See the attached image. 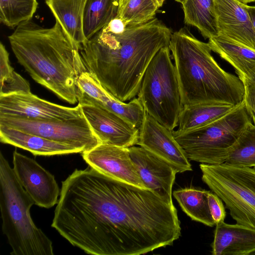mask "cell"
<instances>
[{"mask_svg":"<svg viewBox=\"0 0 255 255\" xmlns=\"http://www.w3.org/2000/svg\"><path fill=\"white\" fill-rule=\"evenodd\" d=\"M253 255H255V253H254Z\"/></svg>","mask_w":255,"mask_h":255,"instance_id":"8d00e7d4","label":"cell"},{"mask_svg":"<svg viewBox=\"0 0 255 255\" xmlns=\"http://www.w3.org/2000/svg\"><path fill=\"white\" fill-rule=\"evenodd\" d=\"M244 6L249 14L253 26L255 30V6H250L244 3Z\"/></svg>","mask_w":255,"mask_h":255,"instance_id":"d6a6232c","label":"cell"},{"mask_svg":"<svg viewBox=\"0 0 255 255\" xmlns=\"http://www.w3.org/2000/svg\"><path fill=\"white\" fill-rule=\"evenodd\" d=\"M171 31L156 17L144 24L127 26L120 34L102 28L81 46L87 71L117 100L136 97L150 61L169 46Z\"/></svg>","mask_w":255,"mask_h":255,"instance_id":"7a4b0ae2","label":"cell"},{"mask_svg":"<svg viewBox=\"0 0 255 255\" xmlns=\"http://www.w3.org/2000/svg\"><path fill=\"white\" fill-rule=\"evenodd\" d=\"M78 84L79 88L89 97L139 129L146 112L137 97L126 103L117 100L104 89L95 77L87 71L80 76Z\"/></svg>","mask_w":255,"mask_h":255,"instance_id":"e0dca14e","label":"cell"},{"mask_svg":"<svg viewBox=\"0 0 255 255\" xmlns=\"http://www.w3.org/2000/svg\"><path fill=\"white\" fill-rule=\"evenodd\" d=\"M35 204L0 153V209L2 231L12 255H53L52 241L33 222L30 209Z\"/></svg>","mask_w":255,"mask_h":255,"instance_id":"5b68a950","label":"cell"},{"mask_svg":"<svg viewBox=\"0 0 255 255\" xmlns=\"http://www.w3.org/2000/svg\"><path fill=\"white\" fill-rule=\"evenodd\" d=\"M207 192L205 190L185 188L174 191L173 194L183 211L192 220L213 227L215 223L209 210Z\"/></svg>","mask_w":255,"mask_h":255,"instance_id":"d4e9b609","label":"cell"},{"mask_svg":"<svg viewBox=\"0 0 255 255\" xmlns=\"http://www.w3.org/2000/svg\"><path fill=\"white\" fill-rule=\"evenodd\" d=\"M165 0H154L159 7H160L163 4Z\"/></svg>","mask_w":255,"mask_h":255,"instance_id":"e575fe53","label":"cell"},{"mask_svg":"<svg viewBox=\"0 0 255 255\" xmlns=\"http://www.w3.org/2000/svg\"><path fill=\"white\" fill-rule=\"evenodd\" d=\"M202 179L217 194L237 224L255 230V169L201 163Z\"/></svg>","mask_w":255,"mask_h":255,"instance_id":"ba28073f","label":"cell"},{"mask_svg":"<svg viewBox=\"0 0 255 255\" xmlns=\"http://www.w3.org/2000/svg\"><path fill=\"white\" fill-rule=\"evenodd\" d=\"M131 158L146 188L173 204L172 188L175 169L168 162L141 146L128 148Z\"/></svg>","mask_w":255,"mask_h":255,"instance_id":"9a60e30c","label":"cell"},{"mask_svg":"<svg viewBox=\"0 0 255 255\" xmlns=\"http://www.w3.org/2000/svg\"><path fill=\"white\" fill-rule=\"evenodd\" d=\"M238 106L210 104L183 106L178 117L177 130L185 132L205 126L222 118Z\"/></svg>","mask_w":255,"mask_h":255,"instance_id":"603a6c76","label":"cell"},{"mask_svg":"<svg viewBox=\"0 0 255 255\" xmlns=\"http://www.w3.org/2000/svg\"><path fill=\"white\" fill-rule=\"evenodd\" d=\"M250 123H253L243 102L218 120L185 132L173 130V136L189 160L201 163H224L230 148Z\"/></svg>","mask_w":255,"mask_h":255,"instance_id":"8992f818","label":"cell"},{"mask_svg":"<svg viewBox=\"0 0 255 255\" xmlns=\"http://www.w3.org/2000/svg\"><path fill=\"white\" fill-rule=\"evenodd\" d=\"M159 8L154 0H129L118 16L127 27L142 24L155 18Z\"/></svg>","mask_w":255,"mask_h":255,"instance_id":"f1b7e54d","label":"cell"},{"mask_svg":"<svg viewBox=\"0 0 255 255\" xmlns=\"http://www.w3.org/2000/svg\"><path fill=\"white\" fill-rule=\"evenodd\" d=\"M12 162L18 180L35 205L48 209L57 204L61 190L53 175L16 150L13 153Z\"/></svg>","mask_w":255,"mask_h":255,"instance_id":"8fae6325","label":"cell"},{"mask_svg":"<svg viewBox=\"0 0 255 255\" xmlns=\"http://www.w3.org/2000/svg\"><path fill=\"white\" fill-rule=\"evenodd\" d=\"M51 226L95 255H143L172 245L181 235L173 204L89 165L62 182Z\"/></svg>","mask_w":255,"mask_h":255,"instance_id":"6da1fadb","label":"cell"},{"mask_svg":"<svg viewBox=\"0 0 255 255\" xmlns=\"http://www.w3.org/2000/svg\"><path fill=\"white\" fill-rule=\"evenodd\" d=\"M8 38L17 61L36 82L70 104L78 102V79L87 69L80 46L58 21L45 28L29 20Z\"/></svg>","mask_w":255,"mask_h":255,"instance_id":"3957f363","label":"cell"},{"mask_svg":"<svg viewBox=\"0 0 255 255\" xmlns=\"http://www.w3.org/2000/svg\"><path fill=\"white\" fill-rule=\"evenodd\" d=\"M38 6L37 0H0V21L11 28L31 19Z\"/></svg>","mask_w":255,"mask_h":255,"instance_id":"4316f807","label":"cell"},{"mask_svg":"<svg viewBox=\"0 0 255 255\" xmlns=\"http://www.w3.org/2000/svg\"><path fill=\"white\" fill-rule=\"evenodd\" d=\"M119 0H87L83 16V30L87 40L118 16Z\"/></svg>","mask_w":255,"mask_h":255,"instance_id":"cb8c5ba5","label":"cell"},{"mask_svg":"<svg viewBox=\"0 0 255 255\" xmlns=\"http://www.w3.org/2000/svg\"><path fill=\"white\" fill-rule=\"evenodd\" d=\"M208 204L215 225L224 221L226 213L223 201L213 191L207 192Z\"/></svg>","mask_w":255,"mask_h":255,"instance_id":"f546056e","label":"cell"},{"mask_svg":"<svg viewBox=\"0 0 255 255\" xmlns=\"http://www.w3.org/2000/svg\"><path fill=\"white\" fill-rule=\"evenodd\" d=\"M0 96L31 92L29 82L10 65L9 53L1 42L0 43Z\"/></svg>","mask_w":255,"mask_h":255,"instance_id":"83f0119b","label":"cell"},{"mask_svg":"<svg viewBox=\"0 0 255 255\" xmlns=\"http://www.w3.org/2000/svg\"><path fill=\"white\" fill-rule=\"evenodd\" d=\"M183 106L210 104L237 106L244 101L240 78L225 71L211 54L208 43L186 27L172 34L169 44Z\"/></svg>","mask_w":255,"mask_h":255,"instance_id":"277c9868","label":"cell"},{"mask_svg":"<svg viewBox=\"0 0 255 255\" xmlns=\"http://www.w3.org/2000/svg\"><path fill=\"white\" fill-rule=\"evenodd\" d=\"M83 114L101 143L129 148L136 145L139 129L80 89Z\"/></svg>","mask_w":255,"mask_h":255,"instance_id":"30bf717a","label":"cell"},{"mask_svg":"<svg viewBox=\"0 0 255 255\" xmlns=\"http://www.w3.org/2000/svg\"><path fill=\"white\" fill-rule=\"evenodd\" d=\"M0 115L58 120L84 116L79 103L74 107H65L42 99L31 92L0 96Z\"/></svg>","mask_w":255,"mask_h":255,"instance_id":"7c38bea8","label":"cell"},{"mask_svg":"<svg viewBox=\"0 0 255 255\" xmlns=\"http://www.w3.org/2000/svg\"><path fill=\"white\" fill-rule=\"evenodd\" d=\"M126 27L127 26L122 18L117 16L103 28L112 33L120 34L125 31Z\"/></svg>","mask_w":255,"mask_h":255,"instance_id":"1f68e13d","label":"cell"},{"mask_svg":"<svg viewBox=\"0 0 255 255\" xmlns=\"http://www.w3.org/2000/svg\"><path fill=\"white\" fill-rule=\"evenodd\" d=\"M180 3L186 24L197 28L205 39L218 35L214 0H175Z\"/></svg>","mask_w":255,"mask_h":255,"instance_id":"7402d4cb","label":"cell"},{"mask_svg":"<svg viewBox=\"0 0 255 255\" xmlns=\"http://www.w3.org/2000/svg\"><path fill=\"white\" fill-rule=\"evenodd\" d=\"M87 0H45L55 20L80 47L86 39L83 30V16Z\"/></svg>","mask_w":255,"mask_h":255,"instance_id":"44dd1931","label":"cell"},{"mask_svg":"<svg viewBox=\"0 0 255 255\" xmlns=\"http://www.w3.org/2000/svg\"><path fill=\"white\" fill-rule=\"evenodd\" d=\"M129 0H119V13H120L126 5ZM118 13V14H119Z\"/></svg>","mask_w":255,"mask_h":255,"instance_id":"836d02e7","label":"cell"},{"mask_svg":"<svg viewBox=\"0 0 255 255\" xmlns=\"http://www.w3.org/2000/svg\"><path fill=\"white\" fill-rule=\"evenodd\" d=\"M226 164L255 169V125L249 123L230 149Z\"/></svg>","mask_w":255,"mask_h":255,"instance_id":"484cf974","label":"cell"},{"mask_svg":"<svg viewBox=\"0 0 255 255\" xmlns=\"http://www.w3.org/2000/svg\"><path fill=\"white\" fill-rule=\"evenodd\" d=\"M212 51L229 63L241 80L255 83V50L222 35L208 39Z\"/></svg>","mask_w":255,"mask_h":255,"instance_id":"d6986e66","label":"cell"},{"mask_svg":"<svg viewBox=\"0 0 255 255\" xmlns=\"http://www.w3.org/2000/svg\"><path fill=\"white\" fill-rule=\"evenodd\" d=\"M241 81L244 86V102L245 107L253 124L255 125V83L244 79Z\"/></svg>","mask_w":255,"mask_h":255,"instance_id":"4dcf8cb0","label":"cell"},{"mask_svg":"<svg viewBox=\"0 0 255 255\" xmlns=\"http://www.w3.org/2000/svg\"><path fill=\"white\" fill-rule=\"evenodd\" d=\"M82 155L89 166L99 172L120 181L146 188L132 160L128 148L100 143Z\"/></svg>","mask_w":255,"mask_h":255,"instance_id":"5bb4252c","label":"cell"},{"mask_svg":"<svg viewBox=\"0 0 255 255\" xmlns=\"http://www.w3.org/2000/svg\"><path fill=\"white\" fill-rule=\"evenodd\" d=\"M213 255H253L255 230L224 222L216 225L212 244Z\"/></svg>","mask_w":255,"mask_h":255,"instance_id":"ac0fdd59","label":"cell"},{"mask_svg":"<svg viewBox=\"0 0 255 255\" xmlns=\"http://www.w3.org/2000/svg\"><path fill=\"white\" fill-rule=\"evenodd\" d=\"M218 35L255 50V30L244 3L238 0H214Z\"/></svg>","mask_w":255,"mask_h":255,"instance_id":"2e32d148","label":"cell"},{"mask_svg":"<svg viewBox=\"0 0 255 255\" xmlns=\"http://www.w3.org/2000/svg\"><path fill=\"white\" fill-rule=\"evenodd\" d=\"M242 3H243L244 4H247L251 2H255V0H238Z\"/></svg>","mask_w":255,"mask_h":255,"instance_id":"d590c367","label":"cell"},{"mask_svg":"<svg viewBox=\"0 0 255 255\" xmlns=\"http://www.w3.org/2000/svg\"><path fill=\"white\" fill-rule=\"evenodd\" d=\"M172 131L146 113L136 145L166 161L177 173L191 171L189 160Z\"/></svg>","mask_w":255,"mask_h":255,"instance_id":"4fadbf2b","label":"cell"},{"mask_svg":"<svg viewBox=\"0 0 255 255\" xmlns=\"http://www.w3.org/2000/svg\"><path fill=\"white\" fill-rule=\"evenodd\" d=\"M0 140L3 143L27 150L34 155L81 153L74 147L3 125H0Z\"/></svg>","mask_w":255,"mask_h":255,"instance_id":"ffe728a7","label":"cell"},{"mask_svg":"<svg viewBox=\"0 0 255 255\" xmlns=\"http://www.w3.org/2000/svg\"><path fill=\"white\" fill-rule=\"evenodd\" d=\"M172 58L169 46L157 52L146 68L137 97L146 113L173 130L183 105Z\"/></svg>","mask_w":255,"mask_h":255,"instance_id":"52a82bcc","label":"cell"},{"mask_svg":"<svg viewBox=\"0 0 255 255\" xmlns=\"http://www.w3.org/2000/svg\"><path fill=\"white\" fill-rule=\"evenodd\" d=\"M0 125L74 147L81 153L101 143L84 116L67 120H58L0 115Z\"/></svg>","mask_w":255,"mask_h":255,"instance_id":"9c48e42d","label":"cell"}]
</instances>
